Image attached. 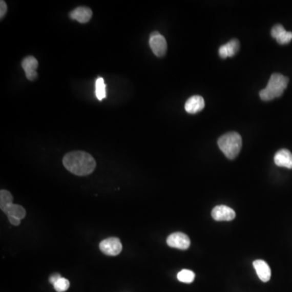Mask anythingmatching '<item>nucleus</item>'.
Instances as JSON below:
<instances>
[{
    "instance_id": "nucleus-1",
    "label": "nucleus",
    "mask_w": 292,
    "mask_h": 292,
    "mask_svg": "<svg viewBox=\"0 0 292 292\" xmlns=\"http://www.w3.org/2000/svg\"><path fill=\"white\" fill-rule=\"evenodd\" d=\"M62 163L68 172L78 176H86L93 173L96 162L93 156L84 151H72L64 157Z\"/></svg>"
},
{
    "instance_id": "nucleus-2",
    "label": "nucleus",
    "mask_w": 292,
    "mask_h": 292,
    "mask_svg": "<svg viewBox=\"0 0 292 292\" xmlns=\"http://www.w3.org/2000/svg\"><path fill=\"white\" fill-rule=\"evenodd\" d=\"M288 82V77L280 73H274L270 76L266 88L260 91L261 99L263 101H271L276 97H281L287 87Z\"/></svg>"
},
{
    "instance_id": "nucleus-3",
    "label": "nucleus",
    "mask_w": 292,
    "mask_h": 292,
    "mask_svg": "<svg viewBox=\"0 0 292 292\" xmlns=\"http://www.w3.org/2000/svg\"><path fill=\"white\" fill-rule=\"evenodd\" d=\"M218 144L226 158L234 159L239 155L241 150V136L235 132L226 133L218 139Z\"/></svg>"
},
{
    "instance_id": "nucleus-4",
    "label": "nucleus",
    "mask_w": 292,
    "mask_h": 292,
    "mask_svg": "<svg viewBox=\"0 0 292 292\" xmlns=\"http://www.w3.org/2000/svg\"><path fill=\"white\" fill-rule=\"evenodd\" d=\"M150 47L157 57H163L168 51V43L165 37L158 32H154L150 34Z\"/></svg>"
},
{
    "instance_id": "nucleus-5",
    "label": "nucleus",
    "mask_w": 292,
    "mask_h": 292,
    "mask_svg": "<svg viewBox=\"0 0 292 292\" xmlns=\"http://www.w3.org/2000/svg\"><path fill=\"white\" fill-rule=\"evenodd\" d=\"M99 248L101 253H104L105 255L115 257L119 255L123 247L119 238L110 237L99 243Z\"/></svg>"
},
{
    "instance_id": "nucleus-6",
    "label": "nucleus",
    "mask_w": 292,
    "mask_h": 292,
    "mask_svg": "<svg viewBox=\"0 0 292 292\" xmlns=\"http://www.w3.org/2000/svg\"><path fill=\"white\" fill-rule=\"evenodd\" d=\"M166 243L170 247H175L178 249L186 250L190 246V239L186 234L182 232H175L168 236Z\"/></svg>"
},
{
    "instance_id": "nucleus-7",
    "label": "nucleus",
    "mask_w": 292,
    "mask_h": 292,
    "mask_svg": "<svg viewBox=\"0 0 292 292\" xmlns=\"http://www.w3.org/2000/svg\"><path fill=\"white\" fill-rule=\"evenodd\" d=\"M214 220L222 222V221H232L236 217V212L230 207L226 205H217L214 207L211 213Z\"/></svg>"
},
{
    "instance_id": "nucleus-8",
    "label": "nucleus",
    "mask_w": 292,
    "mask_h": 292,
    "mask_svg": "<svg viewBox=\"0 0 292 292\" xmlns=\"http://www.w3.org/2000/svg\"><path fill=\"white\" fill-rule=\"evenodd\" d=\"M22 66L24 71L26 72V77L28 80H34L37 77V73L36 72L38 62L33 56H27L22 60Z\"/></svg>"
},
{
    "instance_id": "nucleus-9",
    "label": "nucleus",
    "mask_w": 292,
    "mask_h": 292,
    "mask_svg": "<svg viewBox=\"0 0 292 292\" xmlns=\"http://www.w3.org/2000/svg\"><path fill=\"white\" fill-rule=\"evenodd\" d=\"M271 35L281 45L288 44L292 40V32L286 31L280 24H277L272 28Z\"/></svg>"
},
{
    "instance_id": "nucleus-10",
    "label": "nucleus",
    "mask_w": 292,
    "mask_h": 292,
    "mask_svg": "<svg viewBox=\"0 0 292 292\" xmlns=\"http://www.w3.org/2000/svg\"><path fill=\"white\" fill-rule=\"evenodd\" d=\"M93 16V12L90 8L86 7H79L72 10L69 13V17L71 19H75L80 23L85 24L90 22Z\"/></svg>"
},
{
    "instance_id": "nucleus-11",
    "label": "nucleus",
    "mask_w": 292,
    "mask_h": 292,
    "mask_svg": "<svg viewBox=\"0 0 292 292\" xmlns=\"http://www.w3.org/2000/svg\"><path fill=\"white\" fill-rule=\"evenodd\" d=\"M204 107V100L201 96L195 95L190 97L184 105L185 111L189 114L198 113Z\"/></svg>"
},
{
    "instance_id": "nucleus-12",
    "label": "nucleus",
    "mask_w": 292,
    "mask_h": 292,
    "mask_svg": "<svg viewBox=\"0 0 292 292\" xmlns=\"http://www.w3.org/2000/svg\"><path fill=\"white\" fill-rule=\"evenodd\" d=\"M240 41L237 39H232L225 45L221 46L218 53L222 58L233 57L240 50Z\"/></svg>"
},
{
    "instance_id": "nucleus-13",
    "label": "nucleus",
    "mask_w": 292,
    "mask_h": 292,
    "mask_svg": "<svg viewBox=\"0 0 292 292\" xmlns=\"http://www.w3.org/2000/svg\"><path fill=\"white\" fill-rule=\"evenodd\" d=\"M275 163L281 168L292 169V154L288 150L282 149L275 155Z\"/></svg>"
},
{
    "instance_id": "nucleus-14",
    "label": "nucleus",
    "mask_w": 292,
    "mask_h": 292,
    "mask_svg": "<svg viewBox=\"0 0 292 292\" xmlns=\"http://www.w3.org/2000/svg\"><path fill=\"white\" fill-rule=\"evenodd\" d=\"M253 267L262 282H266L271 278V269L269 265L263 260H257L253 262Z\"/></svg>"
},
{
    "instance_id": "nucleus-15",
    "label": "nucleus",
    "mask_w": 292,
    "mask_h": 292,
    "mask_svg": "<svg viewBox=\"0 0 292 292\" xmlns=\"http://www.w3.org/2000/svg\"><path fill=\"white\" fill-rule=\"evenodd\" d=\"M4 213L8 217H15V218H18L19 220H22L26 215V211L25 208L22 206V205H19V204H16L11 205Z\"/></svg>"
},
{
    "instance_id": "nucleus-16",
    "label": "nucleus",
    "mask_w": 292,
    "mask_h": 292,
    "mask_svg": "<svg viewBox=\"0 0 292 292\" xmlns=\"http://www.w3.org/2000/svg\"><path fill=\"white\" fill-rule=\"evenodd\" d=\"M13 204V197L10 192L7 190L0 191V208L3 212L6 211L11 205Z\"/></svg>"
},
{
    "instance_id": "nucleus-17",
    "label": "nucleus",
    "mask_w": 292,
    "mask_h": 292,
    "mask_svg": "<svg viewBox=\"0 0 292 292\" xmlns=\"http://www.w3.org/2000/svg\"><path fill=\"white\" fill-rule=\"evenodd\" d=\"M106 88L107 86H106L103 78H97L95 82V94L97 99L99 101H102L107 97Z\"/></svg>"
},
{
    "instance_id": "nucleus-18",
    "label": "nucleus",
    "mask_w": 292,
    "mask_h": 292,
    "mask_svg": "<svg viewBox=\"0 0 292 292\" xmlns=\"http://www.w3.org/2000/svg\"><path fill=\"white\" fill-rule=\"evenodd\" d=\"M177 279L179 282H184V283H191L194 281L195 274L189 269H182L178 274Z\"/></svg>"
},
{
    "instance_id": "nucleus-19",
    "label": "nucleus",
    "mask_w": 292,
    "mask_h": 292,
    "mask_svg": "<svg viewBox=\"0 0 292 292\" xmlns=\"http://www.w3.org/2000/svg\"><path fill=\"white\" fill-rule=\"evenodd\" d=\"M53 286H54V288L57 292H65L69 288L70 282H69L68 279H65V278L62 277Z\"/></svg>"
},
{
    "instance_id": "nucleus-20",
    "label": "nucleus",
    "mask_w": 292,
    "mask_h": 292,
    "mask_svg": "<svg viewBox=\"0 0 292 292\" xmlns=\"http://www.w3.org/2000/svg\"><path fill=\"white\" fill-rule=\"evenodd\" d=\"M7 11H8V7H7L6 3L4 0H1L0 2V18H3L6 15Z\"/></svg>"
},
{
    "instance_id": "nucleus-21",
    "label": "nucleus",
    "mask_w": 292,
    "mask_h": 292,
    "mask_svg": "<svg viewBox=\"0 0 292 292\" xmlns=\"http://www.w3.org/2000/svg\"><path fill=\"white\" fill-rule=\"evenodd\" d=\"M8 221H9L10 223L13 225V226H19V224H20V221L18 218H15V217L9 216L8 217Z\"/></svg>"
},
{
    "instance_id": "nucleus-22",
    "label": "nucleus",
    "mask_w": 292,
    "mask_h": 292,
    "mask_svg": "<svg viewBox=\"0 0 292 292\" xmlns=\"http://www.w3.org/2000/svg\"><path fill=\"white\" fill-rule=\"evenodd\" d=\"M60 278H62L60 275H58V274H54V275H52L51 277H50V279H49V281H50V282H51V284L54 285L55 284V282L58 280V279H60Z\"/></svg>"
}]
</instances>
